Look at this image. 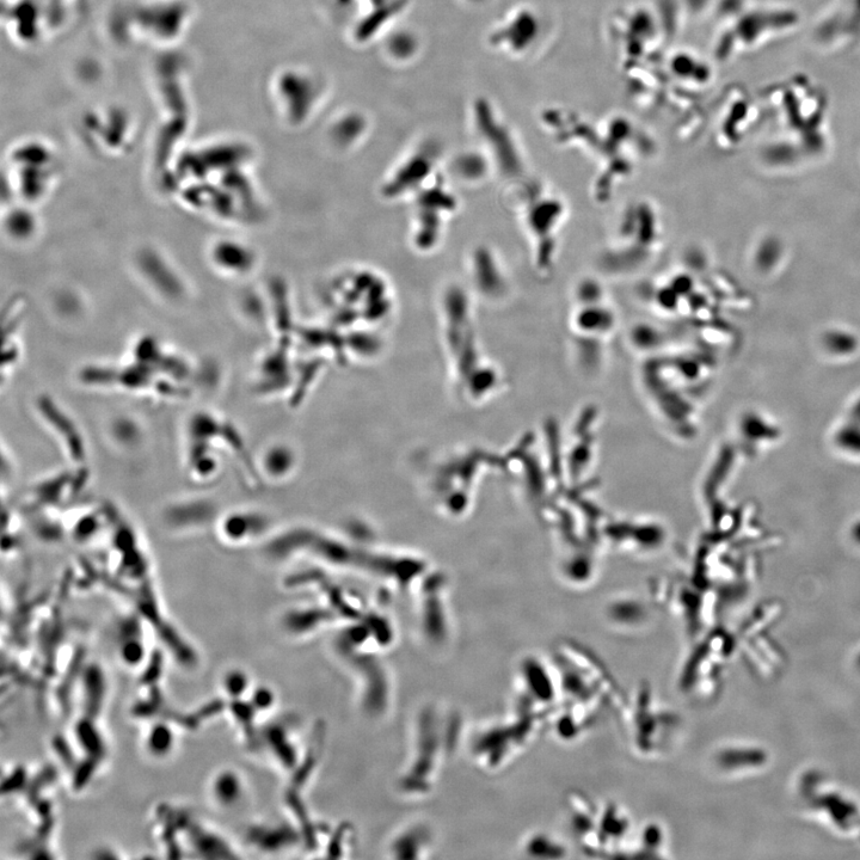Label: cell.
I'll return each mask as SVG.
<instances>
[{"label":"cell","instance_id":"obj_1","mask_svg":"<svg viewBox=\"0 0 860 860\" xmlns=\"http://www.w3.org/2000/svg\"><path fill=\"white\" fill-rule=\"evenodd\" d=\"M536 204L528 206L525 211V229L527 237L531 238L533 247L537 248V263L542 261L543 247L549 243L556 248V236L559 227L563 225L565 207L561 200L554 195H548V190L536 187Z\"/></svg>","mask_w":860,"mask_h":860},{"label":"cell","instance_id":"obj_2","mask_svg":"<svg viewBox=\"0 0 860 860\" xmlns=\"http://www.w3.org/2000/svg\"><path fill=\"white\" fill-rule=\"evenodd\" d=\"M146 747L156 757H164L174 747V733L165 724H155L147 733Z\"/></svg>","mask_w":860,"mask_h":860}]
</instances>
